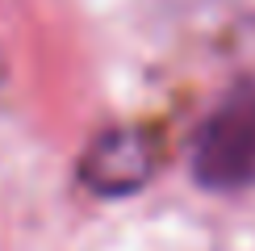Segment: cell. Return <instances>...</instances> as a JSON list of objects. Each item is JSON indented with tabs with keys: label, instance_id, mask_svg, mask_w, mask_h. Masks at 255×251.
Here are the masks:
<instances>
[{
	"label": "cell",
	"instance_id": "6da1fadb",
	"mask_svg": "<svg viewBox=\"0 0 255 251\" xmlns=\"http://www.w3.org/2000/svg\"><path fill=\"white\" fill-rule=\"evenodd\" d=\"M193 176L201 188L239 193L255 184V84H235L201 122L193 142Z\"/></svg>",
	"mask_w": 255,
	"mask_h": 251
},
{
	"label": "cell",
	"instance_id": "7a4b0ae2",
	"mask_svg": "<svg viewBox=\"0 0 255 251\" xmlns=\"http://www.w3.org/2000/svg\"><path fill=\"white\" fill-rule=\"evenodd\" d=\"M155 172V142L151 134L134 130V126H118L105 130L101 138L80 159V184L97 197H126L138 193Z\"/></svg>",
	"mask_w": 255,
	"mask_h": 251
}]
</instances>
